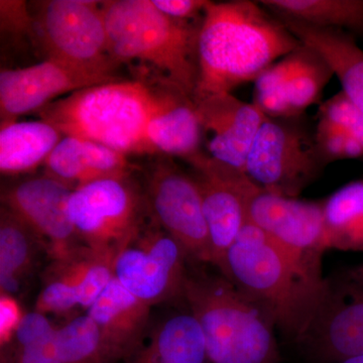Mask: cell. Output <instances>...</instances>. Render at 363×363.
Listing matches in <instances>:
<instances>
[{
	"label": "cell",
	"mask_w": 363,
	"mask_h": 363,
	"mask_svg": "<svg viewBox=\"0 0 363 363\" xmlns=\"http://www.w3.org/2000/svg\"><path fill=\"white\" fill-rule=\"evenodd\" d=\"M279 18L302 44L311 48L326 61L340 81L343 92L363 112V50L353 35L334 28Z\"/></svg>",
	"instance_id": "19"
},
{
	"label": "cell",
	"mask_w": 363,
	"mask_h": 363,
	"mask_svg": "<svg viewBox=\"0 0 363 363\" xmlns=\"http://www.w3.org/2000/svg\"><path fill=\"white\" fill-rule=\"evenodd\" d=\"M297 119L267 117L245 164V174L253 183L286 198H298L327 166L315 135Z\"/></svg>",
	"instance_id": "8"
},
{
	"label": "cell",
	"mask_w": 363,
	"mask_h": 363,
	"mask_svg": "<svg viewBox=\"0 0 363 363\" xmlns=\"http://www.w3.org/2000/svg\"><path fill=\"white\" fill-rule=\"evenodd\" d=\"M339 363H363V355L348 358V359L343 360V362Z\"/></svg>",
	"instance_id": "36"
},
{
	"label": "cell",
	"mask_w": 363,
	"mask_h": 363,
	"mask_svg": "<svg viewBox=\"0 0 363 363\" xmlns=\"http://www.w3.org/2000/svg\"><path fill=\"white\" fill-rule=\"evenodd\" d=\"M208 156L245 172L248 155L267 116L253 104L231 93H220L194 102Z\"/></svg>",
	"instance_id": "16"
},
{
	"label": "cell",
	"mask_w": 363,
	"mask_h": 363,
	"mask_svg": "<svg viewBox=\"0 0 363 363\" xmlns=\"http://www.w3.org/2000/svg\"><path fill=\"white\" fill-rule=\"evenodd\" d=\"M61 363H116L96 322L86 313L57 328Z\"/></svg>",
	"instance_id": "25"
},
{
	"label": "cell",
	"mask_w": 363,
	"mask_h": 363,
	"mask_svg": "<svg viewBox=\"0 0 363 363\" xmlns=\"http://www.w3.org/2000/svg\"><path fill=\"white\" fill-rule=\"evenodd\" d=\"M67 213L83 245L117 255L150 212L145 191L128 176L93 182L72 191Z\"/></svg>",
	"instance_id": "7"
},
{
	"label": "cell",
	"mask_w": 363,
	"mask_h": 363,
	"mask_svg": "<svg viewBox=\"0 0 363 363\" xmlns=\"http://www.w3.org/2000/svg\"><path fill=\"white\" fill-rule=\"evenodd\" d=\"M56 328L43 313L33 311L23 314L11 341L4 346L1 359L11 357L21 348L49 335Z\"/></svg>",
	"instance_id": "31"
},
{
	"label": "cell",
	"mask_w": 363,
	"mask_h": 363,
	"mask_svg": "<svg viewBox=\"0 0 363 363\" xmlns=\"http://www.w3.org/2000/svg\"><path fill=\"white\" fill-rule=\"evenodd\" d=\"M189 264L181 245L150 215V220L117 252L114 276L150 308L181 300L184 303Z\"/></svg>",
	"instance_id": "9"
},
{
	"label": "cell",
	"mask_w": 363,
	"mask_h": 363,
	"mask_svg": "<svg viewBox=\"0 0 363 363\" xmlns=\"http://www.w3.org/2000/svg\"><path fill=\"white\" fill-rule=\"evenodd\" d=\"M44 164L45 175L72 190L93 182L130 176L126 155L74 136H64Z\"/></svg>",
	"instance_id": "18"
},
{
	"label": "cell",
	"mask_w": 363,
	"mask_h": 363,
	"mask_svg": "<svg viewBox=\"0 0 363 363\" xmlns=\"http://www.w3.org/2000/svg\"><path fill=\"white\" fill-rule=\"evenodd\" d=\"M222 276L301 343L331 295L322 259L288 250L248 222L228 250Z\"/></svg>",
	"instance_id": "1"
},
{
	"label": "cell",
	"mask_w": 363,
	"mask_h": 363,
	"mask_svg": "<svg viewBox=\"0 0 363 363\" xmlns=\"http://www.w3.org/2000/svg\"><path fill=\"white\" fill-rule=\"evenodd\" d=\"M150 309L114 276L87 310L99 327L114 362H125L142 345L152 326Z\"/></svg>",
	"instance_id": "17"
},
{
	"label": "cell",
	"mask_w": 363,
	"mask_h": 363,
	"mask_svg": "<svg viewBox=\"0 0 363 363\" xmlns=\"http://www.w3.org/2000/svg\"><path fill=\"white\" fill-rule=\"evenodd\" d=\"M187 162L201 194L213 267L223 274L227 252L250 222L248 201L259 187L245 172L222 164L203 152Z\"/></svg>",
	"instance_id": "11"
},
{
	"label": "cell",
	"mask_w": 363,
	"mask_h": 363,
	"mask_svg": "<svg viewBox=\"0 0 363 363\" xmlns=\"http://www.w3.org/2000/svg\"><path fill=\"white\" fill-rule=\"evenodd\" d=\"M184 303L201 329L210 363H279L272 320L221 274L189 267Z\"/></svg>",
	"instance_id": "5"
},
{
	"label": "cell",
	"mask_w": 363,
	"mask_h": 363,
	"mask_svg": "<svg viewBox=\"0 0 363 363\" xmlns=\"http://www.w3.org/2000/svg\"><path fill=\"white\" fill-rule=\"evenodd\" d=\"M162 13L180 21L202 20L208 0H152Z\"/></svg>",
	"instance_id": "33"
},
{
	"label": "cell",
	"mask_w": 363,
	"mask_h": 363,
	"mask_svg": "<svg viewBox=\"0 0 363 363\" xmlns=\"http://www.w3.org/2000/svg\"><path fill=\"white\" fill-rule=\"evenodd\" d=\"M330 297L300 344L320 363H339L363 355V286L339 277Z\"/></svg>",
	"instance_id": "15"
},
{
	"label": "cell",
	"mask_w": 363,
	"mask_h": 363,
	"mask_svg": "<svg viewBox=\"0 0 363 363\" xmlns=\"http://www.w3.org/2000/svg\"><path fill=\"white\" fill-rule=\"evenodd\" d=\"M0 342L1 347L6 346L13 337L16 326L20 323L23 314L20 307L14 302L13 296L1 294L0 300Z\"/></svg>",
	"instance_id": "34"
},
{
	"label": "cell",
	"mask_w": 363,
	"mask_h": 363,
	"mask_svg": "<svg viewBox=\"0 0 363 363\" xmlns=\"http://www.w3.org/2000/svg\"><path fill=\"white\" fill-rule=\"evenodd\" d=\"M315 142L325 164L340 160L363 161V145L341 128L319 119Z\"/></svg>",
	"instance_id": "28"
},
{
	"label": "cell",
	"mask_w": 363,
	"mask_h": 363,
	"mask_svg": "<svg viewBox=\"0 0 363 363\" xmlns=\"http://www.w3.org/2000/svg\"><path fill=\"white\" fill-rule=\"evenodd\" d=\"M319 119L337 126L363 145V112L343 91L321 104Z\"/></svg>",
	"instance_id": "29"
},
{
	"label": "cell",
	"mask_w": 363,
	"mask_h": 363,
	"mask_svg": "<svg viewBox=\"0 0 363 363\" xmlns=\"http://www.w3.org/2000/svg\"><path fill=\"white\" fill-rule=\"evenodd\" d=\"M0 16L2 32L28 33L35 40L32 13L26 1L1 0Z\"/></svg>",
	"instance_id": "32"
},
{
	"label": "cell",
	"mask_w": 363,
	"mask_h": 363,
	"mask_svg": "<svg viewBox=\"0 0 363 363\" xmlns=\"http://www.w3.org/2000/svg\"><path fill=\"white\" fill-rule=\"evenodd\" d=\"M279 18L363 35V0H260Z\"/></svg>",
	"instance_id": "24"
},
{
	"label": "cell",
	"mask_w": 363,
	"mask_h": 363,
	"mask_svg": "<svg viewBox=\"0 0 363 363\" xmlns=\"http://www.w3.org/2000/svg\"><path fill=\"white\" fill-rule=\"evenodd\" d=\"M109 50L117 63L140 61L194 101L199 63L200 21H180L160 11L152 0L102 1Z\"/></svg>",
	"instance_id": "4"
},
{
	"label": "cell",
	"mask_w": 363,
	"mask_h": 363,
	"mask_svg": "<svg viewBox=\"0 0 363 363\" xmlns=\"http://www.w3.org/2000/svg\"><path fill=\"white\" fill-rule=\"evenodd\" d=\"M125 363H210L201 329L187 311L150 326L142 345Z\"/></svg>",
	"instance_id": "20"
},
{
	"label": "cell",
	"mask_w": 363,
	"mask_h": 363,
	"mask_svg": "<svg viewBox=\"0 0 363 363\" xmlns=\"http://www.w3.org/2000/svg\"><path fill=\"white\" fill-rule=\"evenodd\" d=\"M35 40L47 59L80 70L114 77L102 2L45 0L33 2Z\"/></svg>",
	"instance_id": "6"
},
{
	"label": "cell",
	"mask_w": 363,
	"mask_h": 363,
	"mask_svg": "<svg viewBox=\"0 0 363 363\" xmlns=\"http://www.w3.org/2000/svg\"><path fill=\"white\" fill-rule=\"evenodd\" d=\"M117 81L116 78L47 59L42 63L0 73L1 126L28 112L40 111L61 95ZM67 96V95H66Z\"/></svg>",
	"instance_id": "13"
},
{
	"label": "cell",
	"mask_w": 363,
	"mask_h": 363,
	"mask_svg": "<svg viewBox=\"0 0 363 363\" xmlns=\"http://www.w3.org/2000/svg\"><path fill=\"white\" fill-rule=\"evenodd\" d=\"M147 140L150 152L179 157L186 162L201 154L202 130L194 101L180 92L176 93L150 119Z\"/></svg>",
	"instance_id": "21"
},
{
	"label": "cell",
	"mask_w": 363,
	"mask_h": 363,
	"mask_svg": "<svg viewBox=\"0 0 363 363\" xmlns=\"http://www.w3.org/2000/svg\"><path fill=\"white\" fill-rule=\"evenodd\" d=\"M64 135L45 121L13 123L0 130L2 175L26 173L44 164Z\"/></svg>",
	"instance_id": "22"
},
{
	"label": "cell",
	"mask_w": 363,
	"mask_h": 363,
	"mask_svg": "<svg viewBox=\"0 0 363 363\" xmlns=\"http://www.w3.org/2000/svg\"><path fill=\"white\" fill-rule=\"evenodd\" d=\"M72 191L45 175L18 182L1 193L2 207L37 233L54 260L65 259L82 247L67 213Z\"/></svg>",
	"instance_id": "12"
},
{
	"label": "cell",
	"mask_w": 363,
	"mask_h": 363,
	"mask_svg": "<svg viewBox=\"0 0 363 363\" xmlns=\"http://www.w3.org/2000/svg\"><path fill=\"white\" fill-rule=\"evenodd\" d=\"M302 45L259 1H209L198 40L199 78L194 102L231 93L243 83L257 80L277 60Z\"/></svg>",
	"instance_id": "2"
},
{
	"label": "cell",
	"mask_w": 363,
	"mask_h": 363,
	"mask_svg": "<svg viewBox=\"0 0 363 363\" xmlns=\"http://www.w3.org/2000/svg\"><path fill=\"white\" fill-rule=\"evenodd\" d=\"M178 92L167 85L156 90L142 81L117 80L55 100L39 114L64 136L100 143L124 155L152 152L147 125Z\"/></svg>",
	"instance_id": "3"
},
{
	"label": "cell",
	"mask_w": 363,
	"mask_h": 363,
	"mask_svg": "<svg viewBox=\"0 0 363 363\" xmlns=\"http://www.w3.org/2000/svg\"><path fill=\"white\" fill-rule=\"evenodd\" d=\"M327 248L363 217V180L353 181L323 201Z\"/></svg>",
	"instance_id": "27"
},
{
	"label": "cell",
	"mask_w": 363,
	"mask_h": 363,
	"mask_svg": "<svg viewBox=\"0 0 363 363\" xmlns=\"http://www.w3.org/2000/svg\"><path fill=\"white\" fill-rule=\"evenodd\" d=\"M330 66L318 52L303 44L297 68L285 86L286 96L296 116L316 104L333 76Z\"/></svg>",
	"instance_id": "26"
},
{
	"label": "cell",
	"mask_w": 363,
	"mask_h": 363,
	"mask_svg": "<svg viewBox=\"0 0 363 363\" xmlns=\"http://www.w3.org/2000/svg\"><path fill=\"white\" fill-rule=\"evenodd\" d=\"M143 191L152 218L181 245L190 264L213 266L201 194L192 174L162 160L145 175Z\"/></svg>",
	"instance_id": "10"
},
{
	"label": "cell",
	"mask_w": 363,
	"mask_h": 363,
	"mask_svg": "<svg viewBox=\"0 0 363 363\" xmlns=\"http://www.w3.org/2000/svg\"><path fill=\"white\" fill-rule=\"evenodd\" d=\"M247 215L250 223L292 252L322 259L328 250L323 201L283 197L259 188L248 201Z\"/></svg>",
	"instance_id": "14"
},
{
	"label": "cell",
	"mask_w": 363,
	"mask_h": 363,
	"mask_svg": "<svg viewBox=\"0 0 363 363\" xmlns=\"http://www.w3.org/2000/svg\"><path fill=\"white\" fill-rule=\"evenodd\" d=\"M341 278L354 285L363 286V259L357 266L350 267L340 274Z\"/></svg>",
	"instance_id": "35"
},
{
	"label": "cell",
	"mask_w": 363,
	"mask_h": 363,
	"mask_svg": "<svg viewBox=\"0 0 363 363\" xmlns=\"http://www.w3.org/2000/svg\"><path fill=\"white\" fill-rule=\"evenodd\" d=\"M78 294L73 285L52 272L35 302V311L43 314H64L78 307Z\"/></svg>",
	"instance_id": "30"
},
{
	"label": "cell",
	"mask_w": 363,
	"mask_h": 363,
	"mask_svg": "<svg viewBox=\"0 0 363 363\" xmlns=\"http://www.w3.org/2000/svg\"><path fill=\"white\" fill-rule=\"evenodd\" d=\"M45 243L25 222L6 208L0 209V286L13 296L33 272Z\"/></svg>",
	"instance_id": "23"
}]
</instances>
